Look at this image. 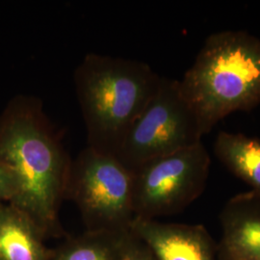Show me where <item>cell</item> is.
<instances>
[{
  "label": "cell",
  "instance_id": "obj_13",
  "mask_svg": "<svg viewBox=\"0 0 260 260\" xmlns=\"http://www.w3.org/2000/svg\"><path fill=\"white\" fill-rule=\"evenodd\" d=\"M122 260H155L148 247L130 233Z\"/></svg>",
  "mask_w": 260,
  "mask_h": 260
},
{
  "label": "cell",
  "instance_id": "obj_9",
  "mask_svg": "<svg viewBox=\"0 0 260 260\" xmlns=\"http://www.w3.org/2000/svg\"><path fill=\"white\" fill-rule=\"evenodd\" d=\"M46 235L27 214L0 201V260H49Z\"/></svg>",
  "mask_w": 260,
  "mask_h": 260
},
{
  "label": "cell",
  "instance_id": "obj_6",
  "mask_svg": "<svg viewBox=\"0 0 260 260\" xmlns=\"http://www.w3.org/2000/svg\"><path fill=\"white\" fill-rule=\"evenodd\" d=\"M211 159L203 142L154 158L133 171L135 218L155 220L183 211L205 191Z\"/></svg>",
  "mask_w": 260,
  "mask_h": 260
},
{
  "label": "cell",
  "instance_id": "obj_5",
  "mask_svg": "<svg viewBox=\"0 0 260 260\" xmlns=\"http://www.w3.org/2000/svg\"><path fill=\"white\" fill-rule=\"evenodd\" d=\"M203 136L178 80L162 77L157 92L131 125L116 156L133 172L149 160L201 143Z\"/></svg>",
  "mask_w": 260,
  "mask_h": 260
},
{
  "label": "cell",
  "instance_id": "obj_2",
  "mask_svg": "<svg viewBox=\"0 0 260 260\" xmlns=\"http://www.w3.org/2000/svg\"><path fill=\"white\" fill-rule=\"evenodd\" d=\"M162 76L147 63L88 53L74 73L88 147L117 155L133 122L157 92Z\"/></svg>",
  "mask_w": 260,
  "mask_h": 260
},
{
  "label": "cell",
  "instance_id": "obj_4",
  "mask_svg": "<svg viewBox=\"0 0 260 260\" xmlns=\"http://www.w3.org/2000/svg\"><path fill=\"white\" fill-rule=\"evenodd\" d=\"M74 202L86 231L130 232L133 210V172L116 155L86 147L73 159L65 200Z\"/></svg>",
  "mask_w": 260,
  "mask_h": 260
},
{
  "label": "cell",
  "instance_id": "obj_3",
  "mask_svg": "<svg viewBox=\"0 0 260 260\" xmlns=\"http://www.w3.org/2000/svg\"><path fill=\"white\" fill-rule=\"evenodd\" d=\"M204 136L226 116L260 103V39L246 31L213 33L178 80Z\"/></svg>",
  "mask_w": 260,
  "mask_h": 260
},
{
  "label": "cell",
  "instance_id": "obj_11",
  "mask_svg": "<svg viewBox=\"0 0 260 260\" xmlns=\"http://www.w3.org/2000/svg\"><path fill=\"white\" fill-rule=\"evenodd\" d=\"M130 232H90L69 238L49 260H122Z\"/></svg>",
  "mask_w": 260,
  "mask_h": 260
},
{
  "label": "cell",
  "instance_id": "obj_12",
  "mask_svg": "<svg viewBox=\"0 0 260 260\" xmlns=\"http://www.w3.org/2000/svg\"><path fill=\"white\" fill-rule=\"evenodd\" d=\"M21 192V180L18 173L0 161V201L14 203Z\"/></svg>",
  "mask_w": 260,
  "mask_h": 260
},
{
  "label": "cell",
  "instance_id": "obj_10",
  "mask_svg": "<svg viewBox=\"0 0 260 260\" xmlns=\"http://www.w3.org/2000/svg\"><path fill=\"white\" fill-rule=\"evenodd\" d=\"M214 152L235 177L260 193V140L241 133L220 131Z\"/></svg>",
  "mask_w": 260,
  "mask_h": 260
},
{
  "label": "cell",
  "instance_id": "obj_8",
  "mask_svg": "<svg viewBox=\"0 0 260 260\" xmlns=\"http://www.w3.org/2000/svg\"><path fill=\"white\" fill-rule=\"evenodd\" d=\"M220 260H260V193L233 197L220 214Z\"/></svg>",
  "mask_w": 260,
  "mask_h": 260
},
{
  "label": "cell",
  "instance_id": "obj_7",
  "mask_svg": "<svg viewBox=\"0 0 260 260\" xmlns=\"http://www.w3.org/2000/svg\"><path fill=\"white\" fill-rule=\"evenodd\" d=\"M130 233L148 247L155 260L219 259L218 246L201 224L134 218Z\"/></svg>",
  "mask_w": 260,
  "mask_h": 260
},
{
  "label": "cell",
  "instance_id": "obj_1",
  "mask_svg": "<svg viewBox=\"0 0 260 260\" xmlns=\"http://www.w3.org/2000/svg\"><path fill=\"white\" fill-rule=\"evenodd\" d=\"M0 161L21 180V192L10 204L27 214L46 237L62 234L58 214L73 159L40 98L17 95L0 113Z\"/></svg>",
  "mask_w": 260,
  "mask_h": 260
}]
</instances>
